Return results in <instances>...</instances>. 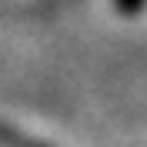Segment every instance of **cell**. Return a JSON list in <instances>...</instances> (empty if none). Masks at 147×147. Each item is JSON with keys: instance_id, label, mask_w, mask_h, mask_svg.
Returning a JSON list of instances; mask_svg holds the SVG:
<instances>
[{"instance_id": "obj_1", "label": "cell", "mask_w": 147, "mask_h": 147, "mask_svg": "<svg viewBox=\"0 0 147 147\" xmlns=\"http://www.w3.org/2000/svg\"><path fill=\"white\" fill-rule=\"evenodd\" d=\"M0 147H47L40 140L27 137V134H20V130L7 127V124H0Z\"/></svg>"}, {"instance_id": "obj_2", "label": "cell", "mask_w": 147, "mask_h": 147, "mask_svg": "<svg viewBox=\"0 0 147 147\" xmlns=\"http://www.w3.org/2000/svg\"><path fill=\"white\" fill-rule=\"evenodd\" d=\"M144 3H147V0H117V7L124 10V13H140Z\"/></svg>"}]
</instances>
